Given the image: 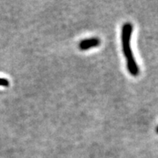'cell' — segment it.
I'll return each instance as SVG.
<instances>
[{"label":"cell","mask_w":158,"mask_h":158,"mask_svg":"<svg viewBox=\"0 0 158 158\" xmlns=\"http://www.w3.org/2000/svg\"><path fill=\"white\" fill-rule=\"evenodd\" d=\"M132 31H133V25L131 23H125L122 26V30H121V43H122L123 54L126 57L127 68L128 69V72L132 76L136 77L139 73V68L134 58L131 47Z\"/></svg>","instance_id":"1"},{"label":"cell","mask_w":158,"mask_h":158,"mask_svg":"<svg viewBox=\"0 0 158 158\" xmlns=\"http://www.w3.org/2000/svg\"><path fill=\"white\" fill-rule=\"evenodd\" d=\"M100 44H101V40H100L99 38H89V39L81 40L79 43V48L82 51H85V50H88L89 48L98 47L100 45Z\"/></svg>","instance_id":"2"},{"label":"cell","mask_w":158,"mask_h":158,"mask_svg":"<svg viewBox=\"0 0 158 158\" xmlns=\"http://www.w3.org/2000/svg\"><path fill=\"white\" fill-rule=\"evenodd\" d=\"M9 85V81L4 78H0V86L7 87Z\"/></svg>","instance_id":"3"},{"label":"cell","mask_w":158,"mask_h":158,"mask_svg":"<svg viewBox=\"0 0 158 158\" xmlns=\"http://www.w3.org/2000/svg\"><path fill=\"white\" fill-rule=\"evenodd\" d=\"M156 132H157V133H158V127H156Z\"/></svg>","instance_id":"4"}]
</instances>
